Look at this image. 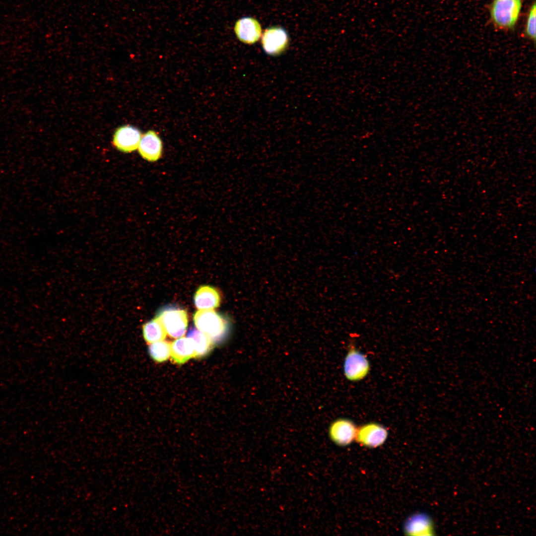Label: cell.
Returning a JSON list of instances; mask_svg holds the SVG:
<instances>
[{
    "instance_id": "2",
    "label": "cell",
    "mask_w": 536,
    "mask_h": 536,
    "mask_svg": "<svg viewBox=\"0 0 536 536\" xmlns=\"http://www.w3.org/2000/svg\"><path fill=\"white\" fill-rule=\"evenodd\" d=\"M155 318L160 321L167 335L171 337H182L186 331L188 314L186 310L182 308L173 305L166 306L158 310Z\"/></svg>"
},
{
    "instance_id": "16",
    "label": "cell",
    "mask_w": 536,
    "mask_h": 536,
    "mask_svg": "<svg viewBox=\"0 0 536 536\" xmlns=\"http://www.w3.org/2000/svg\"><path fill=\"white\" fill-rule=\"evenodd\" d=\"M148 352L154 361L158 362H164L170 356L171 343L163 340L151 343L148 347Z\"/></svg>"
},
{
    "instance_id": "14",
    "label": "cell",
    "mask_w": 536,
    "mask_h": 536,
    "mask_svg": "<svg viewBox=\"0 0 536 536\" xmlns=\"http://www.w3.org/2000/svg\"><path fill=\"white\" fill-rule=\"evenodd\" d=\"M188 337L193 342L195 357L197 358L203 357L207 355L214 345L210 338L197 328H192L189 330Z\"/></svg>"
},
{
    "instance_id": "4",
    "label": "cell",
    "mask_w": 536,
    "mask_h": 536,
    "mask_svg": "<svg viewBox=\"0 0 536 536\" xmlns=\"http://www.w3.org/2000/svg\"><path fill=\"white\" fill-rule=\"evenodd\" d=\"M369 370V362L365 355L354 346H350L343 365L346 378L351 381L361 380L367 375Z\"/></svg>"
},
{
    "instance_id": "13",
    "label": "cell",
    "mask_w": 536,
    "mask_h": 536,
    "mask_svg": "<svg viewBox=\"0 0 536 536\" xmlns=\"http://www.w3.org/2000/svg\"><path fill=\"white\" fill-rule=\"evenodd\" d=\"M172 360L175 363L184 364L192 358H195L193 342L187 337H180L171 343Z\"/></svg>"
},
{
    "instance_id": "11",
    "label": "cell",
    "mask_w": 536,
    "mask_h": 536,
    "mask_svg": "<svg viewBox=\"0 0 536 536\" xmlns=\"http://www.w3.org/2000/svg\"><path fill=\"white\" fill-rule=\"evenodd\" d=\"M403 530L406 535L431 536L434 535L432 521L426 514L415 513L405 521Z\"/></svg>"
},
{
    "instance_id": "5",
    "label": "cell",
    "mask_w": 536,
    "mask_h": 536,
    "mask_svg": "<svg viewBox=\"0 0 536 536\" xmlns=\"http://www.w3.org/2000/svg\"><path fill=\"white\" fill-rule=\"evenodd\" d=\"M388 435V431L384 426L370 422L357 428L355 440L362 446L377 448L385 442Z\"/></svg>"
},
{
    "instance_id": "15",
    "label": "cell",
    "mask_w": 536,
    "mask_h": 536,
    "mask_svg": "<svg viewBox=\"0 0 536 536\" xmlns=\"http://www.w3.org/2000/svg\"><path fill=\"white\" fill-rule=\"evenodd\" d=\"M142 333L143 338L148 344L163 340L167 335L163 326L155 317L143 325Z\"/></svg>"
},
{
    "instance_id": "17",
    "label": "cell",
    "mask_w": 536,
    "mask_h": 536,
    "mask_svg": "<svg viewBox=\"0 0 536 536\" xmlns=\"http://www.w3.org/2000/svg\"><path fill=\"white\" fill-rule=\"evenodd\" d=\"M536 9L534 4L530 10L526 29L527 35L534 40L536 39Z\"/></svg>"
},
{
    "instance_id": "3",
    "label": "cell",
    "mask_w": 536,
    "mask_h": 536,
    "mask_svg": "<svg viewBox=\"0 0 536 536\" xmlns=\"http://www.w3.org/2000/svg\"><path fill=\"white\" fill-rule=\"evenodd\" d=\"M521 5V0H496L491 9L492 17L499 26L511 27L516 22Z\"/></svg>"
},
{
    "instance_id": "10",
    "label": "cell",
    "mask_w": 536,
    "mask_h": 536,
    "mask_svg": "<svg viewBox=\"0 0 536 536\" xmlns=\"http://www.w3.org/2000/svg\"><path fill=\"white\" fill-rule=\"evenodd\" d=\"M234 30L239 41L247 44L257 42L262 36L259 22L251 17H243L235 22Z\"/></svg>"
},
{
    "instance_id": "12",
    "label": "cell",
    "mask_w": 536,
    "mask_h": 536,
    "mask_svg": "<svg viewBox=\"0 0 536 536\" xmlns=\"http://www.w3.org/2000/svg\"><path fill=\"white\" fill-rule=\"evenodd\" d=\"M221 302V296L214 287L204 285L200 286L194 296L195 306L199 310H209L218 307Z\"/></svg>"
},
{
    "instance_id": "1",
    "label": "cell",
    "mask_w": 536,
    "mask_h": 536,
    "mask_svg": "<svg viewBox=\"0 0 536 536\" xmlns=\"http://www.w3.org/2000/svg\"><path fill=\"white\" fill-rule=\"evenodd\" d=\"M193 320L196 327L207 335L214 344L223 342L230 334L229 318L213 309L197 311Z\"/></svg>"
},
{
    "instance_id": "8",
    "label": "cell",
    "mask_w": 536,
    "mask_h": 536,
    "mask_svg": "<svg viewBox=\"0 0 536 536\" xmlns=\"http://www.w3.org/2000/svg\"><path fill=\"white\" fill-rule=\"evenodd\" d=\"M287 32L282 27H272L267 29L262 35V45L265 52L271 56L281 54L288 44Z\"/></svg>"
},
{
    "instance_id": "9",
    "label": "cell",
    "mask_w": 536,
    "mask_h": 536,
    "mask_svg": "<svg viewBox=\"0 0 536 536\" xmlns=\"http://www.w3.org/2000/svg\"><path fill=\"white\" fill-rule=\"evenodd\" d=\"M137 148L142 158L150 162L156 161L162 155V142L155 131L149 130L141 136Z\"/></svg>"
},
{
    "instance_id": "6",
    "label": "cell",
    "mask_w": 536,
    "mask_h": 536,
    "mask_svg": "<svg viewBox=\"0 0 536 536\" xmlns=\"http://www.w3.org/2000/svg\"><path fill=\"white\" fill-rule=\"evenodd\" d=\"M141 137V132L138 129L126 125L116 130L112 143L118 150L130 153L137 148Z\"/></svg>"
},
{
    "instance_id": "7",
    "label": "cell",
    "mask_w": 536,
    "mask_h": 536,
    "mask_svg": "<svg viewBox=\"0 0 536 536\" xmlns=\"http://www.w3.org/2000/svg\"><path fill=\"white\" fill-rule=\"evenodd\" d=\"M357 428L353 421L346 418H338L330 425L329 435L336 445L346 446L355 439Z\"/></svg>"
}]
</instances>
